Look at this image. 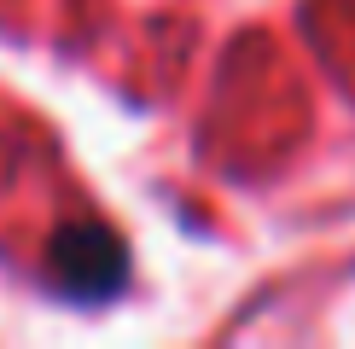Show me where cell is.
I'll use <instances>...</instances> for the list:
<instances>
[{
	"mask_svg": "<svg viewBox=\"0 0 355 349\" xmlns=\"http://www.w3.org/2000/svg\"><path fill=\"white\" fill-rule=\"evenodd\" d=\"M53 274L64 280V291L76 297H105L123 285V244L105 227H64L53 244Z\"/></svg>",
	"mask_w": 355,
	"mask_h": 349,
	"instance_id": "obj_1",
	"label": "cell"
}]
</instances>
